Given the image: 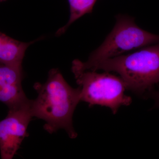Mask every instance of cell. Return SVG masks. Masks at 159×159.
I'll use <instances>...</instances> for the list:
<instances>
[{"mask_svg": "<svg viewBox=\"0 0 159 159\" xmlns=\"http://www.w3.org/2000/svg\"><path fill=\"white\" fill-rule=\"evenodd\" d=\"M37 41L38 39L29 43L22 42L0 31V63L22 66L27 48Z\"/></svg>", "mask_w": 159, "mask_h": 159, "instance_id": "cell-7", "label": "cell"}, {"mask_svg": "<svg viewBox=\"0 0 159 159\" xmlns=\"http://www.w3.org/2000/svg\"><path fill=\"white\" fill-rule=\"evenodd\" d=\"M145 98H151L154 101L155 103L153 108L159 107V91L153 89L148 92L145 95Z\"/></svg>", "mask_w": 159, "mask_h": 159, "instance_id": "cell-9", "label": "cell"}, {"mask_svg": "<svg viewBox=\"0 0 159 159\" xmlns=\"http://www.w3.org/2000/svg\"><path fill=\"white\" fill-rule=\"evenodd\" d=\"M34 88L38 96L31 100L33 117L44 121V129L49 133L62 129L71 139L77 138L73 116L81 101L80 88L74 89L69 85L57 69H51L47 81L35 83Z\"/></svg>", "mask_w": 159, "mask_h": 159, "instance_id": "cell-1", "label": "cell"}, {"mask_svg": "<svg viewBox=\"0 0 159 159\" xmlns=\"http://www.w3.org/2000/svg\"><path fill=\"white\" fill-rule=\"evenodd\" d=\"M97 0H68L70 8V17L65 25L58 29L57 36L62 35L70 26L83 16L91 13Z\"/></svg>", "mask_w": 159, "mask_h": 159, "instance_id": "cell-8", "label": "cell"}, {"mask_svg": "<svg viewBox=\"0 0 159 159\" xmlns=\"http://www.w3.org/2000/svg\"><path fill=\"white\" fill-rule=\"evenodd\" d=\"M22 66L0 63V102L9 108L28 99L22 86Z\"/></svg>", "mask_w": 159, "mask_h": 159, "instance_id": "cell-6", "label": "cell"}, {"mask_svg": "<svg viewBox=\"0 0 159 159\" xmlns=\"http://www.w3.org/2000/svg\"><path fill=\"white\" fill-rule=\"evenodd\" d=\"M9 109L6 118L0 121V154L2 159H12L16 154L24 139L29 136L27 129L33 118L29 99Z\"/></svg>", "mask_w": 159, "mask_h": 159, "instance_id": "cell-5", "label": "cell"}, {"mask_svg": "<svg viewBox=\"0 0 159 159\" xmlns=\"http://www.w3.org/2000/svg\"><path fill=\"white\" fill-rule=\"evenodd\" d=\"M158 43L159 34L141 29L132 16L117 15L113 29L102 44L91 53L85 62L74 60L72 62V69L89 70L99 61Z\"/></svg>", "mask_w": 159, "mask_h": 159, "instance_id": "cell-3", "label": "cell"}, {"mask_svg": "<svg viewBox=\"0 0 159 159\" xmlns=\"http://www.w3.org/2000/svg\"><path fill=\"white\" fill-rule=\"evenodd\" d=\"M72 71L80 89V100L88 103L89 107H106L116 114L120 107L131 103V98L125 94L126 85L120 77L107 72Z\"/></svg>", "mask_w": 159, "mask_h": 159, "instance_id": "cell-4", "label": "cell"}, {"mask_svg": "<svg viewBox=\"0 0 159 159\" xmlns=\"http://www.w3.org/2000/svg\"><path fill=\"white\" fill-rule=\"evenodd\" d=\"M7 0H0V2H6Z\"/></svg>", "mask_w": 159, "mask_h": 159, "instance_id": "cell-10", "label": "cell"}, {"mask_svg": "<svg viewBox=\"0 0 159 159\" xmlns=\"http://www.w3.org/2000/svg\"><path fill=\"white\" fill-rule=\"evenodd\" d=\"M116 72L127 89L143 97L159 84V43L99 61L89 70Z\"/></svg>", "mask_w": 159, "mask_h": 159, "instance_id": "cell-2", "label": "cell"}]
</instances>
